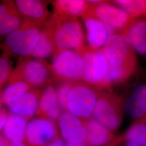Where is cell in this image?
I'll return each mask as SVG.
<instances>
[{
    "label": "cell",
    "instance_id": "obj_3",
    "mask_svg": "<svg viewBox=\"0 0 146 146\" xmlns=\"http://www.w3.org/2000/svg\"><path fill=\"white\" fill-rule=\"evenodd\" d=\"M125 108V101L121 96L111 90H99L92 117L110 131H115L122 124Z\"/></svg>",
    "mask_w": 146,
    "mask_h": 146
},
{
    "label": "cell",
    "instance_id": "obj_25",
    "mask_svg": "<svg viewBox=\"0 0 146 146\" xmlns=\"http://www.w3.org/2000/svg\"><path fill=\"white\" fill-rule=\"evenodd\" d=\"M137 64L112 65L108 62L107 79L110 87L114 84H122L134 74Z\"/></svg>",
    "mask_w": 146,
    "mask_h": 146
},
{
    "label": "cell",
    "instance_id": "obj_2",
    "mask_svg": "<svg viewBox=\"0 0 146 146\" xmlns=\"http://www.w3.org/2000/svg\"><path fill=\"white\" fill-rule=\"evenodd\" d=\"M21 81L31 89L42 90L54 82L51 65L43 60L21 58L13 70L8 82Z\"/></svg>",
    "mask_w": 146,
    "mask_h": 146
},
{
    "label": "cell",
    "instance_id": "obj_4",
    "mask_svg": "<svg viewBox=\"0 0 146 146\" xmlns=\"http://www.w3.org/2000/svg\"><path fill=\"white\" fill-rule=\"evenodd\" d=\"M83 60L82 81L98 90H111L107 79L108 61L102 48H89L81 55Z\"/></svg>",
    "mask_w": 146,
    "mask_h": 146
},
{
    "label": "cell",
    "instance_id": "obj_15",
    "mask_svg": "<svg viewBox=\"0 0 146 146\" xmlns=\"http://www.w3.org/2000/svg\"><path fill=\"white\" fill-rule=\"evenodd\" d=\"M63 113L58 102L56 89L52 84L48 85L42 90L36 115L40 117L56 121Z\"/></svg>",
    "mask_w": 146,
    "mask_h": 146
},
{
    "label": "cell",
    "instance_id": "obj_13",
    "mask_svg": "<svg viewBox=\"0 0 146 146\" xmlns=\"http://www.w3.org/2000/svg\"><path fill=\"white\" fill-rule=\"evenodd\" d=\"M42 90L31 89L9 106L12 114L20 116L27 120L36 114Z\"/></svg>",
    "mask_w": 146,
    "mask_h": 146
},
{
    "label": "cell",
    "instance_id": "obj_28",
    "mask_svg": "<svg viewBox=\"0 0 146 146\" xmlns=\"http://www.w3.org/2000/svg\"><path fill=\"white\" fill-rule=\"evenodd\" d=\"M74 84L75 83L71 82H61L57 84L56 92L58 100L63 113L68 112V98Z\"/></svg>",
    "mask_w": 146,
    "mask_h": 146
},
{
    "label": "cell",
    "instance_id": "obj_12",
    "mask_svg": "<svg viewBox=\"0 0 146 146\" xmlns=\"http://www.w3.org/2000/svg\"><path fill=\"white\" fill-rule=\"evenodd\" d=\"M87 32L88 47L91 50H99L104 46L108 38L116 31L104 23L89 16L82 18Z\"/></svg>",
    "mask_w": 146,
    "mask_h": 146
},
{
    "label": "cell",
    "instance_id": "obj_34",
    "mask_svg": "<svg viewBox=\"0 0 146 146\" xmlns=\"http://www.w3.org/2000/svg\"><path fill=\"white\" fill-rule=\"evenodd\" d=\"M125 146H141L137 145H136L134 143H130V142H126L125 143Z\"/></svg>",
    "mask_w": 146,
    "mask_h": 146
},
{
    "label": "cell",
    "instance_id": "obj_26",
    "mask_svg": "<svg viewBox=\"0 0 146 146\" xmlns=\"http://www.w3.org/2000/svg\"><path fill=\"white\" fill-rule=\"evenodd\" d=\"M111 2L134 19L146 17V1L116 0Z\"/></svg>",
    "mask_w": 146,
    "mask_h": 146
},
{
    "label": "cell",
    "instance_id": "obj_9",
    "mask_svg": "<svg viewBox=\"0 0 146 146\" xmlns=\"http://www.w3.org/2000/svg\"><path fill=\"white\" fill-rule=\"evenodd\" d=\"M58 137L55 120L39 117L31 120L27 126L25 141L30 146H46Z\"/></svg>",
    "mask_w": 146,
    "mask_h": 146
},
{
    "label": "cell",
    "instance_id": "obj_14",
    "mask_svg": "<svg viewBox=\"0 0 146 146\" xmlns=\"http://www.w3.org/2000/svg\"><path fill=\"white\" fill-rule=\"evenodd\" d=\"M23 22L14 1L0 2V42L3 37L18 29Z\"/></svg>",
    "mask_w": 146,
    "mask_h": 146
},
{
    "label": "cell",
    "instance_id": "obj_29",
    "mask_svg": "<svg viewBox=\"0 0 146 146\" xmlns=\"http://www.w3.org/2000/svg\"><path fill=\"white\" fill-rule=\"evenodd\" d=\"M8 115V112L5 110L3 107V104L0 101V131L5 125Z\"/></svg>",
    "mask_w": 146,
    "mask_h": 146
},
{
    "label": "cell",
    "instance_id": "obj_17",
    "mask_svg": "<svg viewBox=\"0 0 146 146\" xmlns=\"http://www.w3.org/2000/svg\"><path fill=\"white\" fill-rule=\"evenodd\" d=\"M41 27L30 23L18 44L11 50L8 56L20 58L30 57L36 46Z\"/></svg>",
    "mask_w": 146,
    "mask_h": 146
},
{
    "label": "cell",
    "instance_id": "obj_23",
    "mask_svg": "<svg viewBox=\"0 0 146 146\" xmlns=\"http://www.w3.org/2000/svg\"><path fill=\"white\" fill-rule=\"evenodd\" d=\"M118 139L120 142L125 141L146 146V115L135 120L125 133Z\"/></svg>",
    "mask_w": 146,
    "mask_h": 146
},
{
    "label": "cell",
    "instance_id": "obj_5",
    "mask_svg": "<svg viewBox=\"0 0 146 146\" xmlns=\"http://www.w3.org/2000/svg\"><path fill=\"white\" fill-rule=\"evenodd\" d=\"M51 67L56 84L82 81L83 60L75 51L58 49L53 55Z\"/></svg>",
    "mask_w": 146,
    "mask_h": 146
},
{
    "label": "cell",
    "instance_id": "obj_19",
    "mask_svg": "<svg viewBox=\"0 0 146 146\" xmlns=\"http://www.w3.org/2000/svg\"><path fill=\"white\" fill-rule=\"evenodd\" d=\"M57 50L52 28L46 23L41 28L36 46L30 57L44 60L54 55Z\"/></svg>",
    "mask_w": 146,
    "mask_h": 146
},
{
    "label": "cell",
    "instance_id": "obj_27",
    "mask_svg": "<svg viewBox=\"0 0 146 146\" xmlns=\"http://www.w3.org/2000/svg\"><path fill=\"white\" fill-rule=\"evenodd\" d=\"M13 70L10 57L5 54L0 56V92L8 83Z\"/></svg>",
    "mask_w": 146,
    "mask_h": 146
},
{
    "label": "cell",
    "instance_id": "obj_33",
    "mask_svg": "<svg viewBox=\"0 0 146 146\" xmlns=\"http://www.w3.org/2000/svg\"><path fill=\"white\" fill-rule=\"evenodd\" d=\"M10 146H28L26 145L21 143V142H13L10 145Z\"/></svg>",
    "mask_w": 146,
    "mask_h": 146
},
{
    "label": "cell",
    "instance_id": "obj_21",
    "mask_svg": "<svg viewBox=\"0 0 146 146\" xmlns=\"http://www.w3.org/2000/svg\"><path fill=\"white\" fill-rule=\"evenodd\" d=\"M134 50L146 55V17L135 19L125 31Z\"/></svg>",
    "mask_w": 146,
    "mask_h": 146
},
{
    "label": "cell",
    "instance_id": "obj_18",
    "mask_svg": "<svg viewBox=\"0 0 146 146\" xmlns=\"http://www.w3.org/2000/svg\"><path fill=\"white\" fill-rule=\"evenodd\" d=\"M52 5L58 15L77 18L87 15L92 6L89 1L82 0H56Z\"/></svg>",
    "mask_w": 146,
    "mask_h": 146
},
{
    "label": "cell",
    "instance_id": "obj_31",
    "mask_svg": "<svg viewBox=\"0 0 146 146\" xmlns=\"http://www.w3.org/2000/svg\"><path fill=\"white\" fill-rule=\"evenodd\" d=\"M11 143L5 137L0 135V146H10Z\"/></svg>",
    "mask_w": 146,
    "mask_h": 146
},
{
    "label": "cell",
    "instance_id": "obj_16",
    "mask_svg": "<svg viewBox=\"0 0 146 146\" xmlns=\"http://www.w3.org/2000/svg\"><path fill=\"white\" fill-rule=\"evenodd\" d=\"M84 120L87 132L85 143L88 146H111L115 140L112 131L92 117Z\"/></svg>",
    "mask_w": 146,
    "mask_h": 146
},
{
    "label": "cell",
    "instance_id": "obj_24",
    "mask_svg": "<svg viewBox=\"0 0 146 146\" xmlns=\"http://www.w3.org/2000/svg\"><path fill=\"white\" fill-rule=\"evenodd\" d=\"M31 89L23 81L8 82L5 88L0 92V101L3 105L9 106Z\"/></svg>",
    "mask_w": 146,
    "mask_h": 146
},
{
    "label": "cell",
    "instance_id": "obj_32",
    "mask_svg": "<svg viewBox=\"0 0 146 146\" xmlns=\"http://www.w3.org/2000/svg\"><path fill=\"white\" fill-rule=\"evenodd\" d=\"M67 146H88L86 143H70L67 142Z\"/></svg>",
    "mask_w": 146,
    "mask_h": 146
},
{
    "label": "cell",
    "instance_id": "obj_6",
    "mask_svg": "<svg viewBox=\"0 0 146 146\" xmlns=\"http://www.w3.org/2000/svg\"><path fill=\"white\" fill-rule=\"evenodd\" d=\"M99 91L82 81L75 83L68 98V112L82 120L92 117Z\"/></svg>",
    "mask_w": 146,
    "mask_h": 146
},
{
    "label": "cell",
    "instance_id": "obj_10",
    "mask_svg": "<svg viewBox=\"0 0 146 146\" xmlns=\"http://www.w3.org/2000/svg\"><path fill=\"white\" fill-rule=\"evenodd\" d=\"M58 125L63 139L68 143H85L87 137L84 120L70 112H64L59 117Z\"/></svg>",
    "mask_w": 146,
    "mask_h": 146
},
{
    "label": "cell",
    "instance_id": "obj_20",
    "mask_svg": "<svg viewBox=\"0 0 146 146\" xmlns=\"http://www.w3.org/2000/svg\"><path fill=\"white\" fill-rule=\"evenodd\" d=\"M127 115L137 120L146 115V84L136 87L125 103Z\"/></svg>",
    "mask_w": 146,
    "mask_h": 146
},
{
    "label": "cell",
    "instance_id": "obj_11",
    "mask_svg": "<svg viewBox=\"0 0 146 146\" xmlns=\"http://www.w3.org/2000/svg\"><path fill=\"white\" fill-rule=\"evenodd\" d=\"M16 9L23 21L36 26H43L51 15L47 9V2L39 0H16Z\"/></svg>",
    "mask_w": 146,
    "mask_h": 146
},
{
    "label": "cell",
    "instance_id": "obj_30",
    "mask_svg": "<svg viewBox=\"0 0 146 146\" xmlns=\"http://www.w3.org/2000/svg\"><path fill=\"white\" fill-rule=\"evenodd\" d=\"M67 142L63 139L58 137L46 146H67Z\"/></svg>",
    "mask_w": 146,
    "mask_h": 146
},
{
    "label": "cell",
    "instance_id": "obj_22",
    "mask_svg": "<svg viewBox=\"0 0 146 146\" xmlns=\"http://www.w3.org/2000/svg\"><path fill=\"white\" fill-rule=\"evenodd\" d=\"M28 120L20 116L9 114L4 126L3 132L8 141L22 143L25 141Z\"/></svg>",
    "mask_w": 146,
    "mask_h": 146
},
{
    "label": "cell",
    "instance_id": "obj_8",
    "mask_svg": "<svg viewBox=\"0 0 146 146\" xmlns=\"http://www.w3.org/2000/svg\"><path fill=\"white\" fill-rule=\"evenodd\" d=\"M102 49L108 62L112 65L137 64L135 50L125 33H117L110 36Z\"/></svg>",
    "mask_w": 146,
    "mask_h": 146
},
{
    "label": "cell",
    "instance_id": "obj_1",
    "mask_svg": "<svg viewBox=\"0 0 146 146\" xmlns=\"http://www.w3.org/2000/svg\"><path fill=\"white\" fill-rule=\"evenodd\" d=\"M47 23L52 28L58 49L73 50L81 55L88 48L85 44L83 27L77 17L54 13Z\"/></svg>",
    "mask_w": 146,
    "mask_h": 146
},
{
    "label": "cell",
    "instance_id": "obj_7",
    "mask_svg": "<svg viewBox=\"0 0 146 146\" xmlns=\"http://www.w3.org/2000/svg\"><path fill=\"white\" fill-rule=\"evenodd\" d=\"M110 2L106 1L100 4H93L90 2L92 6L88 14L86 16L104 23L116 33H125L135 19L119 7L111 5Z\"/></svg>",
    "mask_w": 146,
    "mask_h": 146
}]
</instances>
